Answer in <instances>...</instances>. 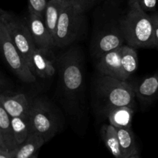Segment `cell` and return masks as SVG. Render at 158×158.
Listing matches in <instances>:
<instances>
[{
	"instance_id": "obj_1",
	"label": "cell",
	"mask_w": 158,
	"mask_h": 158,
	"mask_svg": "<svg viewBox=\"0 0 158 158\" xmlns=\"http://www.w3.org/2000/svg\"><path fill=\"white\" fill-rule=\"evenodd\" d=\"M128 6L120 23L126 43L134 48L154 47L151 15L143 10L138 0H128Z\"/></svg>"
},
{
	"instance_id": "obj_2",
	"label": "cell",
	"mask_w": 158,
	"mask_h": 158,
	"mask_svg": "<svg viewBox=\"0 0 158 158\" xmlns=\"http://www.w3.org/2000/svg\"><path fill=\"white\" fill-rule=\"evenodd\" d=\"M95 91L100 110L104 114L118 106H129L135 110L134 86L125 80L102 76L97 80Z\"/></svg>"
},
{
	"instance_id": "obj_3",
	"label": "cell",
	"mask_w": 158,
	"mask_h": 158,
	"mask_svg": "<svg viewBox=\"0 0 158 158\" xmlns=\"http://www.w3.org/2000/svg\"><path fill=\"white\" fill-rule=\"evenodd\" d=\"M84 26V12L73 0H69L59 19L54 36L55 46L62 48L75 42L81 35Z\"/></svg>"
},
{
	"instance_id": "obj_4",
	"label": "cell",
	"mask_w": 158,
	"mask_h": 158,
	"mask_svg": "<svg viewBox=\"0 0 158 158\" xmlns=\"http://www.w3.org/2000/svg\"><path fill=\"white\" fill-rule=\"evenodd\" d=\"M29 133H35L48 142L60 129V122L50 104L42 98H36L31 103L28 116Z\"/></svg>"
},
{
	"instance_id": "obj_5",
	"label": "cell",
	"mask_w": 158,
	"mask_h": 158,
	"mask_svg": "<svg viewBox=\"0 0 158 158\" xmlns=\"http://www.w3.org/2000/svg\"><path fill=\"white\" fill-rule=\"evenodd\" d=\"M62 87L68 97L75 99L80 95L83 86V71L80 54L72 49L59 60Z\"/></svg>"
},
{
	"instance_id": "obj_6",
	"label": "cell",
	"mask_w": 158,
	"mask_h": 158,
	"mask_svg": "<svg viewBox=\"0 0 158 158\" xmlns=\"http://www.w3.org/2000/svg\"><path fill=\"white\" fill-rule=\"evenodd\" d=\"M0 21L4 23L12 42L30 66L31 56L36 46L26 22L4 9L0 11Z\"/></svg>"
},
{
	"instance_id": "obj_7",
	"label": "cell",
	"mask_w": 158,
	"mask_h": 158,
	"mask_svg": "<svg viewBox=\"0 0 158 158\" xmlns=\"http://www.w3.org/2000/svg\"><path fill=\"white\" fill-rule=\"evenodd\" d=\"M0 44L2 55L12 72L26 83H34L36 77L32 73L21 52L12 42L7 29L0 21Z\"/></svg>"
},
{
	"instance_id": "obj_8",
	"label": "cell",
	"mask_w": 158,
	"mask_h": 158,
	"mask_svg": "<svg viewBox=\"0 0 158 158\" xmlns=\"http://www.w3.org/2000/svg\"><path fill=\"white\" fill-rule=\"evenodd\" d=\"M25 22L36 48L52 49V46H55L53 37L49 32L43 15L29 11Z\"/></svg>"
},
{
	"instance_id": "obj_9",
	"label": "cell",
	"mask_w": 158,
	"mask_h": 158,
	"mask_svg": "<svg viewBox=\"0 0 158 158\" xmlns=\"http://www.w3.org/2000/svg\"><path fill=\"white\" fill-rule=\"evenodd\" d=\"M56 58L51 49L35 48L30 60V69L40 78H49L56 73L54 62Z\"/></svg>"
},
{
	"instance_id": "obj_10",
	"label": "cell",
	"mask_w": 158,
	"mask_h": 158,
	"mask_svg": "<svg viewBox=\"0 0 158 158\" xmlns=\"http://www.w3.org/2000/svg\"><path fill=\"white\" fill-rule=\"evenodd\" d=\"M126 43L120 27L103 31L97 36L93 46V53L97 58L121 47Z\"/></svg>"
},
{
	"instance_id": "obj_11",
	"label": "cell",
	"mask_w": 158,
	"mask_h": 158,
	"mask_svg": "<svg viewBox=\"0 0 158 158\" xmlns=\"http://www.w3.org/2000/svg\"><path fill=\"white\" fill-rule=\"evenodd\" d=\"M0 106L4 108L11 117L28 119L31 103L24 94L12 96L2 94L0 97Z\"/></svg>"
},
{
	"instance_id": "obj_12",
	"label": "cell",
	"mask_w": 158,
	"mask_h": 158,
	"mask_svg": "<svg viewBox=\"0 0 158 158\" xmlns=\"http://www.w3.org/2000/svg\"><path fill=\"white\" fill-rule=\"evenodd\" d=\"M121 52L122 46L105 53L98 58L97 66L102 76H107L122 80Z\"/></svg>"
},
{
	"instance_id": "obj_13",
	"label": "cell",
	"mask_w": 158,
	"mask_h": 158,
	"mask_svg": "<svg viewBox=\"0 0 158 158\" xmlns=\"http://www.w3.org/2000/svg\"><path fill=\"white\" fill-rule=\"evenodd\" d=\"M136 97L141 104L149 105L158 99V73L146 77L134 86Z\"/></svg>"
},
{
	"instance_id": "obj_14",
	"label": "cell",
	"mask_w": 158,
	"mask_h": 158,
	"mask_svg": "<svg viewBox=\"0 0 158 158\" xmlns=\"http://www.w3.org/2000/svg\"><path fill=\"white\" fill-rule=\"evenodd\" d=\"M134 109L129 106H118L106 113L110 123L117 128H131Z\"/></svg>"
},
{
	"instance_id": "obj_15",
	"label": "cell",
	"mask_w": 158,
	"mask_h": 158,
	"mask_svg": "<svg viewBox=\"0 0 158 158\" xmlns=\"http://www.w3.org/2000/svg\"><path fill=\"white\" fill-rule=\"evenodd\" d=\"M69 0H49L46 5L44 20L52 37L55 36L56 29L61 12Z\"/></svg>"
},
{
	"instance_id": "obj_16",
	"label": "cell",
	"mask_w": 158,
	"mask_h": 158,
	"mask_svg": "<svg viewBox=\"0 0 158 158\" xmlns=\"http://www.w3.org/2000/svg\"><path fill=\"white\" fill-rule=\"evenodd\" d=\"M138 67V57L134 47L123 45L121 52L122 80H127L136 72Z\"/></svg>"
},
{
	"instance_id": "obj_17",
	"label": "cell",
	"mask_w": 158,
	"mask_h": 158,
	"mask_svg": "<svg viewBox=\"0 0 158 158\" xmlns=\"http://www.w3.org/2000/svg\"><path fill=\"white\" fill-rule=\"evenodd\" d=\"M100 135L110 154L115 158H124L120 149L117 128L110 123L103 125L100 130Z\"/></svg>"
},
{
	"instance_id": "obj_18",
	"label": "cell",
	"mask_w": 158,
	"mask_h": 158,
	"mask_svg": "<svg viewBox=\"0 0 158 158\" xmlns=\"http://www.w3.org/2000/svg\"><path fill=\"white\" fill-rule=\"evenodd\" d=\"M11 119L12 117L2 106H0V142H2L9 148H19L20 146L15 141Z\"/></svg>"
},
{
	"instance_id": "obj_19",
	"label": "cell",
	"mask_w": 158,
	"mask_h": 158,
	"mask_svg": "<svg viewBox=\"0 0 158 158\" xmlns=\"http://www.w3.org/2000/svg\"><path fill=\"white\" fill-rule=\"evenodd\" d=\"M117 131L120 149L124 158L138 154L135 136L131 128H117Z\"/></svg>"
},
{
	"instance_id": "obj_20",
	"label": "cell",
	"mask_w": 158,
	"mask_h": 158,
	"mask_svg": "<svg viewBox=\"0 0 158 158\" xmlns=\"http://www.w3.org/2000/svg\"><path fill=\"white\" fill-rule=\"evenodd\" d=\"M46 143L43 137L35 133H29L27 139L20 145L15 158H31L37 154L40 148Z\"/></svg>"
},
{
	"instance_id": "obj_21",
	"label": "cell",
	"mask_w": 158,
	"mask_h": 158,
	"mask_svg": "<svg viewBox=\"0 0 158 158\" xmlns=\"http://www.w3.org/2000/svg\"><path fill=\"white\" fill-rule=\"evenodd\" d=\"M12 129L15 141L19 146L23 144L29 134V125L27 118L12 117L11 119Z\"/></svg>"
},
{
	"instance_id": "obj_22",
	"label": "cell",
	"mask_w": 158,
	"mask_h": 158,
	"mask_svg": "<svg viewBox=\"0 0 158 158\" xmlns=\"http://www.w3.org/2000/svg\"><path fill=\"white\" fill-rule=\"evenodd\" d=\"M29 11L35 12L44 17L45 10L48 2L46 0H27Z\"/></svg>"
},
{
	"instance_id": "obj_23",
	"label": "cell",
	"mask_w": 158,
	"mask_h": 158,
	"mask_svg": "<svg viewBox=\"0 0 158 158\" xmlns=\"http://www.w3.org/2000/svg\"><path fill=\"white\" fill-rule=\"evenodd\" d=\"M105 1L106 0H73L76 6L84 13L96 5L100 4Z\"/></svg>"
},
{
	"instance_id": "obj_24",
	"label": "cell",
	"mask_w": 158,
	"mask_h": 158,
	"mask_svg": "<svg viewBox=\"0 0 158 158\" xmlns=\"http://www.w3.org/2000/svg\"><path fill=\"white\" fill-rule=\"evenodd\" d=\"M19 148H12L0 142V158H15Z\"/></svg>"
},
{
	"instance_id": "obj_25",
	"label": "cell",
	"mask_w": 158,
	"mask_h": 158,
	"mask_svg": "<svg viewBox=\"0 0 158 158\" xmlns=\"http://www.w3.org/2000/svg\"><path fill=\"white\" fill-rule=\"evenodd\" d=\"M154 29V47L158 49V13L151 15Z\"/></svg>"
},
{
	"instance_id": "obj_26",
	"label": "cell",
	"mask_w": 158,
	"mask_h": 158,
	"mask_svg": "<svg viewBox=\"0 0 158 158\" xmlns=\"http://www.w3.org/2000/svg\"><path fill=\"white\" fill-rule=\"evenodd\" d=\"M141 7L147 8H154L156 5V0H138Z\"/></svg>"
},
{
	"instance_id": "obj_27",
	"label": "cell",
	"mask_w": 158,
	"mask_h": 158,
	"mask_svg": "<svg viewBox=\"0 0 158 158\" xmlns=\"http://www.w3.org/2000/svg\"><path fill=\"white\" fill-rule=\"evenodd\" d=\"M128 158H140V156H139V154H136L134 155H132L131 157H128Z\"/></svg>"
},
{
	"instance_id": "obj_28",
	"label": "cell",
	"mask_w": 158,
	"mask_h": 158,
	"mask_svg": "<svg viewBox=\"0 0 158 158\" xmlns=\"http://www.w3.org/2000/svg\"><path fill=\"white\" fill-rule=\"evenodd\" d=\"M31 158H38V155H37V154H35L33 157H32Z\"/></svg>"
}]
</instances>
